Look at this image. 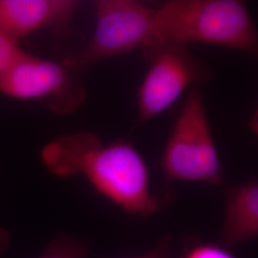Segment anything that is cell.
I'll list each match as a JSON object with an SVG mask.
<instances>
[{"label":"cell","instance_id":"6da1fadb","mask_svg":"<svg viewBox=\"0 0 258 258\" xmlns=\"http://www.w3.org/2000/svg\"><path fill=\"white\" fill-rule=\"evenodd\" d=\"M40 158L53 175L83 176L98 194L131 215L148 217L162 209L151 190L147 162L127 141L105 144L88 131L64 134L46 144Z\"/></svg>","mask_w":258,"mask_h":258},{"label":"cell","instance_id":"7a4b0ae2","mask_svg":"<svg viewBox=\"0 0 258 258\" xmlns=\"http://www.w3.org/2000/svg\"><path fill=\"white\" fill-rule=\"evenodd\" d=\"M152 43H205L249 54L258 50L257 30L240 0H169L154 10Z\"/></svg>","mask_w":258,"mask_h":258},{"label":"cell","instance_id":"3957f363","mask_svg":"<svg viewBox=\"0 0 258 258\" xmlns=\"http://www.w3.org/2000/svg\"><path fill=\"white\" fill-rule=\"evenodd\" d=\"M169 182L221 185L225 182L218 150L199 86L187 94L161 157Z\"/></svg>","mask_w":258,"mask_h":258},{"label":"cell","instance_id":"277c9868","mask_svg":"<svg viewBox=\"0 0 258 258\" xmlns=\"http://www.w3.org/2000/svg\"><path fill=\"white\" fill-rule=\"evenodd\" d=\"M154 10L134 0L96 1L92 37L62 62L80 71L111 57L144 49L152 41Z\"/></svg>","mask_w":258,"mask_h":258},{"label":"cell","instance_id":"5b68a950","mask_svg":"<svg viewBox=\"0 0 258 258\" xmlns=\"http://www.w3.org/2000/svg\"><path fill=\"white\" fill-rule=\"evenodd\" d=\"M147 73L139 87L138 120L146 122L167 110L188 88L212 77L211 68L187 45L152 43L143 49Z\"/></svg>","mask_w":258,"mask_h":258},{"label":"cell","instance_id":"8992f818","mask_svg":"<svg viewBox=\"0 0 258 258\" xmlns=\"http://www.w3.org/2000/svg\"><path fill=\"white\" fill-rule=\"evenodd\" d=\"M63 63L23 51L0 76V94L18 101L40 102L56 114L77 111L86 98V88Z\"/></svg>","mask_w":258,"mask_h":258},{"label":"cell","instance_id":"52a82bcc","mask_svg":"<svg viewBox=\"0 0 258 258\" xmlns=\"http://www.w3.org/2000/svg\"><path fill=\"white\" fill-rule=\"evenodd\" d=\"M77 6L72 0H0V32L19 42L42 30H65Z\"/></svg>","mask_w":258,"mask_h":258},{"label":"cell","instance_id":"ba28073f","mask_svg":"<svg viewBox=\"0 0 258 258\" xmlns=\"http://www.w3.org/2000/svg\"><path fill=\"white\" fill-rule=\"evenodd\" d=\"M258 236V183L249 179L225 192L222 245L231 248Z\"/></svg>","mask_w":258,"mask_h":258},{"label":"cell","instance_id":"9c48e42d","mask_svg":"<svg viewBox=\"0 0 258 258\" xmlns=\"http://www.w3.org/2000/svg\"><path fill=\"white\" fill-rule=\"evenodd\" d=\"M88 246L85 242L69 236L52 240L38 258H86Z\"/></svg>","mask_w":258,"mask_h":258},{"label":"cell","instance_id":"30bf717a","mask_svg":"<svg viewBox=\"0 0 258 258\" xmlns=\"http://www.w3.org/2000/svg\"><path fill=\"white\" fill-rule=\"evenodd\" d=\"M182 258H237L229 248L214 243H200L184 252Z\"/></svg>","mask_w":258,"mask_h":258},{"label":"cell","instance_id":"8fae6325","mask_svg":"<svg viewBox=\"0 0 258 258\" xmlns=\"http://www.w3.org/2000/svg\"><path fill=\"white\" fill-rule=\"evenodd\" d=\"M23 51L19 41L0 32V76L17 60Z\"/></svg>","mask_w":258,"mask_h":258},{"label":"cell","instance_id":"7c38bea8","mask_svg":"<svg viewBox=\"0 0 258 258\" xmlns=\"http://www.w3.org/2000/svg\"><path fill=\"white\" fill-rule=\"evenodd\" d=\"M11 244V235L9 232L4 229L3 227H0V254L4 253Z\"/></svg>","mask_w":258,"mask_h":258},{"label":"cell","instance_id":"4fadbf2b","mask_svg":"<svg viewBox=\"0 0 258 258\" xmlns=\"http://www.w3.org/2000/svg\"><path fill=\"white\" fill-rule=\"evenodd\" d=\"M127 258H159L156 256L155 254L153 253H150V254H144V255H137V256H131V257Z\"/></svg>","mask_w":258,"mask_h":258}]
</instances>
